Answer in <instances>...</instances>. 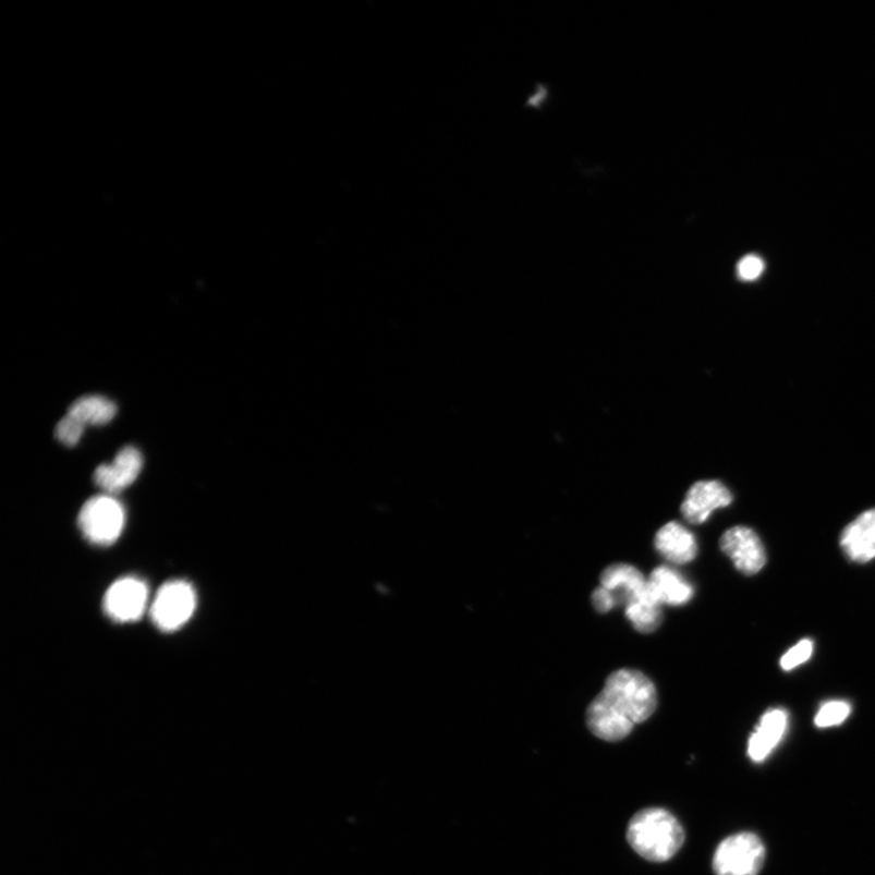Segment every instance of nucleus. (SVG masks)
<instances>
[{"label":"nucleus","instance_id":"412c9836","mask_svg":"<svg viewBox=\"0 0 875 875\" xmlns=\"http://www.w3.org/2000/svg\"><path fill=\"white\" fill-rule=\"evenodd\" d=\"M593 604L599 613H608L609 610L617 606V599L609 590L599 586L593 594Z\"/></svg>","mask_w":875,"mask_h":875},{"label":"nucleus","instance_id":"f8f14e48","mask_svg":"<svg viewBox=\"0 0 875 875\" xmlns=\"http://www.w3.org/2000/svg\"><path fill=\"white\" fill-rule=\"evenodd\" d=\"M657 551L671 563L686 564L698 554L694 535L678 522H670L659 530L655 537Z\"/></svg>","mask_w":875,"mask_h":875},{"label":"nucleus","instance_id":"0eeeda50","mask_svg":"<svg viewBox=\"0 0 875 875\" xmlns=\"http://www.w3.org/2000/svg\"><path fill=\"white\" fill-rule=\"evenodd\" d=\"M721 550L731 558L738 571L754 575L766 564V551L761 537L748 526H733L720 540Z\"/></svg>","mask_w":875,"mask_h":875},{"label":"nucleus","instance_id":"7ed1b4c3","mask_svg":"<svg viewBox=\"0 0 875 875\" xmlns=\"http://www.w3.org/2000/svg\"><path fill=\"white\" fill-rule=\"evenodd\" d=\"M125 523L122 503L111 495H99L83 505L78 515L80 530L88 542L109 546L119 539Z\"/></svg>","mask_w":875,"mask_h":875},{"label":"nucleus","instance_id":"2eb2a0df","mask_svg":"<svg viewBox=\"0 0 875 875\" xmlns=\"http://www.w3.org/2000/svg\"><path fill=\"white\" fill-rule=\"evenodd\" d=\"M68 414L81 421L83 425L101 426L111 423L118 414V406L108 398L86 396L77 399L70 406Z\"/></svg>","mask_w":875,"mask_h":875},{"label":"nucleus","instance_id":"aec40b11","mask_svg":"<svg viewBox=\"0 0 875 875\" xmlns=\"http://www.w3.org/2000/svg\"><path fill=\"white\" fill-rule=\"evenodd\" d=\"M765 263L761 257L748 255L738 263L737 274L742 281H755L763 276Z\"/></svg>","mask_w":875,"mask_h":875},{"label":"nucleus","instance_id":"f03ea898","mask_svg":"<svg viewBox=\"0 0 875 875\" xmlns=\"http://www.w3.org/2000/svg\"><path fill=\"white\" fill-rule=\"evenodd\" d=\"M628 841L640 856L651 862H667L683 846L684 831L669 811L647 809L631 819Z\"/></svg>","mask_w":875,"mask_h":875},{"label":"nucleus","instance_id":"423d86ee","mask_svg":"<svg viewBox=\"0 0 875 875\" xmlns=\"http://www.w3.org/2000/svg\"><path fill=\"white\" fill-rule=\"evenodd\" d=\"M147 596L149 592L143 580L134 576L120 579L105 595V613L119 623L138 620L146 609Z\"/></svg>","mask_w":875,"mask_h":875},{"label":"nucleus","instance_id":"1a4fd4ad","mask_svg":"<svg viewBox=\"0 0 875 875\" xmlns=\"http://www.w3.org/2000/svg\"><path fill=\"white\" fill-rule=\"evenodd\" d=\"M600 586L615 595L617 605L621 604L627 607L640 603V600L656 603L649 593L648 580L634 566L625 563L609 566L600 575Z\"/></svg>","mask_w":875,"mask_h":875},{"label":"nucleus","instance_id":"6e6552de","mask_svg":"<svg viewBox=\"0 0 875 875\" xmlns=\"http://www.w3.org/2000/svg\"><path fill=\"white\" fill-rule=\"evenodd\" d=\"M733 501L732 494L719 481H702L692 485L684 498L681 512L691 524L709 520L714 511L727 508Z\"/></svg>","mask_w":875,"mask_h":875},{"label":"nucleus","instance_id":"6ab92c4d","mask_svg":"<svg viewBox=\"0 0 875 875\" xmlns=\"http://www.w3.org/2000/svg\"><path fill=\"white\" fill-rule=\"evenodd\" d=\"M814 643L803 640L793 648H790L781 659V667L786 671L793 670L806 663L813 656Z\"/></svg>","mask_w":875,"mask_h":875},{"label":"nucleus","instance_id":"9d476101","mask_svg":"<svg viewBox=\"0 0 875 875\" xmlns=\"http://www.w3.org/2000/svg\"><path fill=\"white\" fill-rule=\"evenodd\" d=\"M143 455L134 447H124L111 463H104L94 473V482L108 494L129 488L139 477Z\"/></svg>","mask_w":875,"mask_h":875},{"label":"nucleus","instance_id":"ddd939ff","mask_svg":"<svg viewBox=\"0 0 875 875\" xmlns=\"http://www.w3.org/2000/svg\"><path fill=\"white\" fill-rule=\"evenodd\" d=\"M648 588L652 597L660 606L686 605L694 594L688 580L667 566L658 567L652 572L648 579Z\"/></svg>","mask_w":875,"mask_h":875},{"label":"nucleus","instance_id":"20e7f679","mask_svg":"<svg viewBox=\"0 0 875 875\" xmlns=\"http://www.w3.org/2000/svg\"><path fill=\"white\" fill-rule=\"evenodd\" d=\"M765 858L761 838L752 833H741L721 842L715 852L713 868L716 875H757Z\"/></svg>","mask_w":875,"mask_h":875},{"label":"nucleus","instance_id":"f257e3e1","mask_svg":"<svg viewBox=\"0 0 875 875\" xmlns=\"http://www.w3.org/2000/svg\"><path fill=\"white\" fill-rule=\"evenodd\" d=\"M658 694L655 684L637 670L623 669L609 675L603 692L590 704L586 722L600 740H624L637 724L656 712Z\"/></svg>","mask_w":875,"mask_h":875},{"label":"nucleus","instance_id":"9b49d317","mask_svg":"<svg viewBox=\"0 0 875 875\" xmlns=\"http://www.w3.org/2000/svg\"><path fill=\"white\" fill-rule=\"evenodd\" d=\"M842 551L850 561L867 563L875 558V509L862 513L840 537Z\"/></svg>","mask_w":875,"mask_h":875},{"label":"nucleus","instance_id":"dca6fc26","mask_svg":"<svg viewBox=\"0 0 875 875\" xmlns=\"http://www.w3.org/2000/svg\"><path fill=\"white\" fill-rule=\"evenodd\" d=\"M625 616L632 627L643 634L657 630L663 620L661 606L653 600H640L627 606Z\"/></svg>","mask_w":875,"mask_h":875},{"label":"nucleus","instance_id":"39448f33","mask_svg":"<svg viewBox=\"0 0 875 875\" xmlns=\"http://www.w3.org/2000/svg\"><path fill=\"white\" fill-rule=\"evenodd\" d=\"M196 608V593L184 580L165 584L151 606L153 623L165 632L181 629L193 617Z\"/></svg>","mask_w":875,"mask_h":875},{"label":"nucleus","instance_id":"f3484780","mask_svg":"<svg viewBox=\"0 0 875 875\" xmlns=\"http://www.w3.org/2000/svg\"><path fill=\"white\" fill-rule=\"evenodd\" d=\"M850 713L851 706L849 703L833 701L822 706L816 716L815 724L819 729L839 726L849 718Z\"/></svg>","mask_w":875,"mask_h":875},{"label":"nucleus","instance_id":"a211bd4d","mask_svg":"<svg viewBox=\"0 0 875 875\" xmlns=\"http://www.w3.org/2000/svg\"><path fill=\"white\" fill-rule=\"evenodd\" d=\"M84 428H86V425H83L81 421L68 414L58 424L56 437L62 445L75 447L78 445L84 434Z\"/></svg>","mask_w":875,"mask_h":875},{"label":"nucleus","instance_id":"4468645a","mask_svg":"<svg viewBox=\"0 0 875 875\" xmlns=\"http://www.w3.org/2000/svg\"><path fill=\"white\" fill-rule=\"evenodd\" d=\"M788 726V715L782 709L767 712L748 744V755L754 763H763L782 741Z\"/></svg>","mask_w":875,"mask_h":875}]
</instances>
